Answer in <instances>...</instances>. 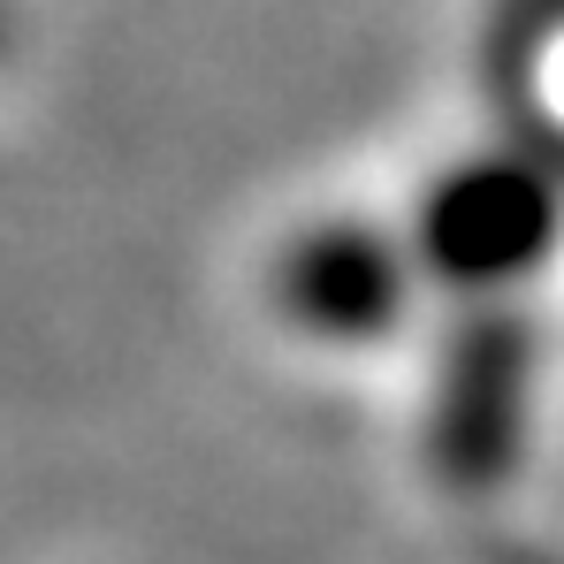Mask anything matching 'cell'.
Listing matches in <instances>:
<instances>
[{"label":"cell","instance_id":"obj_1","mask_svg":"<svg viewBox=\"0 0 564 564\" xmlns=\"http://www.w3.org/2000/svg\"><path fill=\"white\" fill-rule=\"evenodd\" d=\"M412 275H420V260L404 237H381L367 221H321L282 252L275 305L290 313V328H305L321 344H367L397 328Z\"/></svg>","mask_w":564,"mask_h":564}]
</instances>
